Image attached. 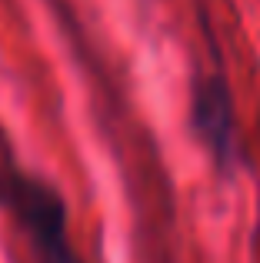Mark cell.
Wrapping results in <instances>:
<instances>
[{
  "mask_svg": "<svg viewBox=\"0 0 260 263\" xmlns=\"http://www.w3.org/2000/svg\"><path fill=\"white\" fill-rule=\"evenodd\" d=\"M0 210L27 243L33 263H87L70 230V206L53 180L10 157L0 160Z\"/></svg>",
  "mask_w": 260,
  "mask_h": 263,
  "instance_id": "cell-1",
  "label": "cell"
},
{
  "mask_svg": "<svg viewBox=\"0 0 260 263\" xmlns=\"http://www.w3.org/2000/svg\"><path fill=\"white\" fill-rule=\"evenodd\" d=\"M187 127L203 147L210 167L220 177H234L247 167V147L237 117V100L220 70H200L187 90Z\"/></svg>",
  "mask_w": 260,
  "mask_h": 263,
  "instance_id": "cell-2",
  "label": "cell"
}]
</instances>
